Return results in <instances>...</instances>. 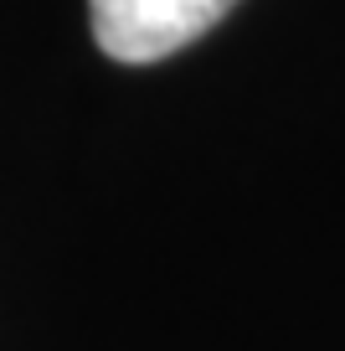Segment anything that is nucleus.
<instances>
[{"mask_svg":"<svg viewBox=\"0 0 345 351\" xmlns=\"http://www.w3.org/2000/svg\"><path fill=\"white\" fill-rule=\"evenodd\" d=\"M238 0H88L93 36L119 62H160L206 36Z\"/></svg>","mask_w":345,"mask_h":351,"instance_id":"f257e3e1","label":"nucleus"}]
</instances>
